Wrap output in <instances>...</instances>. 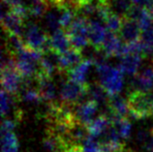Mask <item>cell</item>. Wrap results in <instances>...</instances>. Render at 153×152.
<instances>
[{"label": "cell", "mask_w": 153, "mask_h": 152, "mask_svg": "<svg viewBox=\"0 0 153 152\" xmlns=\"http://www.w3.org/2000/svg\"><path fill=\"white\" fill-rule=\"evenodd\" d=\"M129 114L135 119L153 116V94L150 92L130 91L128 96Z\"/></svg>", "instance_id": "obj_1"}, {"label": "cell", "mask_w": 153, "mask_h": 152, "mask_svg": "<svg viewBox=\"0 0 153 152\" xmlns=\"http://www.w3.org/2000/svg\"><path fill=\"white\" fill-rule=\"evenodd\" d=\"M100 83L104 86L110 96L118 95L122 90L124 81L123 73L119 68L112 67L107 63L96 66Z\"/></svg>", "instance_id": "obj_2"}, {"label": "cell", "mask_w": 153, "mask_h": 152, "mask_svg": "<svg viewBox=\"0 0 153 152\" xmlns=\"http://www.w3.org/2000/svg\"><path fill=\"white\" fill-rule=\"evenodd\" d=\"M50 37L47 31L42 29L35 22H29L25 24L22 38L25 40L26 47L32 50L46 53L51 50Z\"/></svg>", "instance_id": "obj_3"}, {"label": "cell", "mask_w": 153, "mask_h": 152, "mask_svg": "<svg viewBox=\"0 0 153 152\" xmlns=\"http://www.w3.org/2000/svg\"><path fill=\"white\" fill-rule=\"evenodd\" d=\"M89 85L88 83H79L72 79L64 82L60 89V98L61 103L75 107L82 103V100L88 94Z\"/></svg>", "instance_id": "obj_4"}, {"label": "cell", "mask_w": 153, "mask_h": 152, "mask_svg": "<svg viewBox=\"0 0 153 152\" xmlns=\"http://www.w3.org/2000/svg\"><path fill=\"white\" fill-rule=\"evenodd\" d=\"M35 83L37 85V88L41 94L43 102L48 104L55 103L57 98V88L54 85L52 78L45 75L39 70L37 75L34 78Z\"/></svg>", "instance_id": "obj_5"}, {"label": "cell", "mask_w": 153, "mask_h": 152, "mask_svg": "<svg viewBox=\"0 0 153 152\" xmlns=\"http://www.w3.org/2000/svg\"><path fill=\"white\" fill-rule=\"evenodd\" d=\"M25 19L21 15L14 11H10L6 15L1 16L2 27L7 34H15L22 37L25 27Z\"/></svg>", "instance_id": "obj_6"}, {"label": "cell", "mask_w": 153, "mask_h": 152, "mask_svg": "<svg viewBox=\"0 0 153 152\" xmlns=\"http://www.w3.org/2000/svg\"><path fill=\"white\" fill-rule=\"evenodd\" d=\"M102 50L105 51L108 57H121L126 53V44H124L122 40L115 33L108 31L105 41L103 43Z\"/></svg>", "instance_id": "obj_7"}, {"label": "cell", "mask_w": 153, "mask_h": 152, "mask_svg": "<svg viewBox=\"0 0 153 152\" xmlns=\"http://www.w3.org/2000/svg\"><path fill=\"white\" fill-rule=\"evenodd\" d=\"M99 105L93 100H87L75 107V116L79 123L86 127L94 120L93 117L98 110Z\"/></svg>", "instance_id": "obj_8"}, {"label": "cell", "mask_w": 153, "mask_h": 152, "mask_svg": "<svg viewBox=\"0 0 153 152\" xmlns=\"http://www.w3.org/2000/svg\"><path fill=\"white\" fill-rule=\"evenodd\" d=\"M142 28L137 22L124 18L121 29L119 31L120 39L124 44H131L139 41L142 36Z\"/></svg>", "instance_id": "obj_9"}, {"label": "cell", "mask_w": 153, "mask_h": 152, "mask_svg": "<svg viewBox=\"0 0 153 152\" xmlns=\"http://www.w3.org/2000/svg\"><path fill=\"white\" fill-rule=\"evenodd\" d=\"M132 91L149 92L153 88V67L137 74L130 82Z\"/></svg>", "instance_id": "obj_10"}, {"label": "cell", "mask_w": 153, "mask_h": 152, "mask_svg": "<svg viewBox=\"0 0 153 152\" xmlns=\"http://www.w3.org/2000/svg\"><path fill=\"white\" fill-rule=\"evenodd\" d=\"M107 28L103 22L97 21L89 22L88 27V40L92 47L95 49H102L103 43L107 35Z\"/></svg>", "instance_id": "obj_11"}, {"label": "cell", "mask_w": 153, "mask_h": 152, "mask_svg": "<svg viewBox=\"0 0 153 152\" xmlns=\"http://www.w3.org/2000/svg\"><path fill=\"white\" fill-rule=\"evenodd\" d=\"M143 55L138 53H126L120 57L118 68L123 74L128 76H136L142 64Z\"/></svg>", "instance_id": "obj_12"}, {"label": "cell", "mask_w": 153, "mask_h": 152, "mask_svg": "<svg viewBox=\"0 0 153 152\" xmlns=\"http://www.w3.org/2000/svg\"><path fill=\"white\" fill-rule=\"evenodd\" d=\"M111 14L117 15L122 19L126 18L129 11L134 5L133 0H97Z\"/></svg>", "instance_id": "obj_13"}, {"label": "cell", "mask_w": 153, "mask_h": 152, "mask_svg": "<svg viewBox=\"0 0 153 152\" xmlns=\"http://www.w3.org/2000/svg\"><path fill=\"white\" fill-rule=\"evenodd\" d=\"M51 50L58 54H63L69 50L72 46L66 30L59 29L53 32L50 37Z\"/></svg>", "instance_id": "obj_14"}, {"label": "cell", "mask_w": 153, "mask_h": 152, "mask_svg": "<svg viewBox=\"0 0 153 152\" xmlns=\"http://www.w3.org/2000/svg\"><path fill=\"white\" fill-rule=\"evenodd\" d=\"M93 64L94 62L89 58L83 59L79 65H76V67L68 71L66 75L69 77V79H72V81H75L79 83H86L88 72H89L90 68L93 66Z\"/></svg>", "instance_id": "obj_15"}, {"label": "cell", "mask_w": 153, "mask_h": 152, "mask_svg": "<svg viewBox=\"0 0 153 152\" xmlns=\"http://www.w3.org/2000/svg\"><path fill=\"white\" fill-rule=\"evenodd\" d=\"M60 8L55 5H50L46 14L44 15L43 21L46 29L52 34L53 32L62 29L60 26Z\"/></svg>", "instance_id": "obj_16"}, {"label": "cell", "mask_w": 153, "mask_h": 152, "mask_svg": "<svg viewBox=\"0 0 153 152\" xmlns=\"http://www.w3.org/2000/svg\"><path fill=\"white\" fill-rule=\"evenodd\" d=\"M111 126V117L106 114H101L97 118H95L87 126V130L90 136L97 139L104 136Z\"/></svg>", "instance_id": "obj_17"}, {"label": "cell", "mask_w": 153, "mask_h": 152, "mask_svg": "<svg viewBox=\"0 0 153 152\" xmlns=\"http://www.w3.org/2000/svg\"><path fill=\"white\" fill-rule=\"evenodd\" d=\"M108 109L110 110V115L118 117H126L129 114L128 101L119 95L110 96L108 103Z\"/></svg>", "instance_id": "obj_18"}, {"label": "cell", "mask_w": 153, "mask_h": 152, "mask_svg": "<svg viewBox=\"0 0 153 152\" xmlns=\"http://www.w3.org/2000/svg\"><path fill=\"white\" fill-rule=\"evenodd\" d=\"M88 94L90 95L91 100H93L99 106H107L110 99V95L107 90L104 88L101 83H93L89 85V91Z\"/></svg>", "instance_id": "obj_19"}, {"label": "cell", "mask_w": 153, "mask_h": 152, "mask_svg": "<svg viewBox=\"0 0 153 152\" xmlns=\"http://www.w3.org/2000/svg\"><path fill=\"white\" fill-rule=\"evenodd\" d=\"M136 141L146 152H153V130L140 128L137 133Z\"/></svg>", "instance_id": "obj_20"}, {"label": "cell", "mask_w": 153, "mask_h": 152, "mask_svg": "<svg viewBox=\"0 0 153 152\" xmlns=\"http://www.w3.org/2000/svg\"><path fill=\"white\" fill-rule=\"evenodd\" d=\"M2 152H19V141L13 132L1 133Z\"/></svg>", "instance_id": "obj_21"}, {"label": "cell", "mask_w": 153, "mask_h": 152, "mask_svg": "<svg viewBox=\"0 0 153 152\" xmlns=\"http://www.w3.org/2000/svg\"><path fill=\"white\" fill-rule=\"evenodd\" d=\"M15 98L16 96L11 95L7 91L2 89L1 91V113L3 118H5L12 110L18 111L19 109L16 110L15 106Z\"/></svg>", "instance_id": "obj_22"}, {"label": "cell", "mask_w": 153, "mask_h": 152, "mask_svg": "<svg viewBox=\"0 0 153 152\" xmlns=\"http://www.w3.org/2000/svg\"><path fill=\"white\" fill-rule=\"evenodd\" d=\"M19 96L21 97L22 101L26 103H31V104H39L40 102H43V99L41 97V94L37 88L34 87H25L22 88L19 92Z\"/></svg>", "instance_id": "obj_23"}, {"label": "cell", "mask_w": 153, "mask_h": 152, "mask_svg": "<svg viewBox=\"0 0 153 152\" xmlns=\"http://www.w3.org/2000/svg\"><path fill=\"white\" fill-rule=\"evenodd\" d=\"M140 40L143 47V55L153 54V25L142 31Z\"/></svg>", "instance_id": "obj_24"}, {"label": "cell", "mask_w": 153, "mask_h": 152, "mask_svg": "<svg viewBox=\"0 0 153 152\" xmlns=\"http://www.w3.org/2000/svg\"><path fill=\"white\" fill-rule=\"evenodd\" d=\"M122 22H123V19L121 17L110 13L108 15V17L106 18V19H105L104 24L106 26L108 31L116 34V33H119L120 29H121Z\"/></svg>", "instance_id": "obj_25"}, {"label": "cell", "mask_w": 153, "mask_h": 152, "mask_svg": "<svg viewBox=\"0 0 153 152\" xmlns=\"http://www.w3.org/2000/svg\"><path fill=\"white\" fill-rule=\"evenodd\" d=\"M60 26L64 30H67L76 18V14L74 11L67 9H60Z\"/></svg>", "instance_id": "obj_26"}, {"label": "cell", "mask_w": 153, "mask_h": 152, "mask_svg": "<svg viewBox=\"0 0 153 152\" xmlns=\"http://www.w3.org/2000/svg\"><path fill=\"white\" fill-rule=\"evenodd\" d=\"M82 152H101V147H100V142L97 139L88 136L82 142Z\"/></svg>", "instance_id": "obj_27"}, {"label": "cell", "mask_w": 153, "mask_h": 152, "mask_svg": "<svg viewBox=\"0 0 153 152\" xmlns=\"http://www.w3.org/2000/svg\"><path fill=\"white\" fill-rule=\"evenodd\" d=\"M17 121L14 119L10 118H4L2 121L1 126V133H6V132H13L15 130L16 126H17Z\"/></svg>", "instance_id": "obj_28"}, {"label": "cell", "mask_w": 153, "mask_h": 152, "mask_svg": "<svg viewBox=\"0 0 153 152\" xmlns=\"http://www.w3.org/2000/svg\"><path fill=\"white\" fill-rule=\"evenodd\" d=\"M121 152H134V151H132L131 149H127V148H124V150H123V151H121Z\"/></svg>", "instance_id": "obj_29"}, {"label": "cell", "mask_w": 153, "mask_h": 152, "mask_svg": "<svg viewBox=\"0 0 153 152\" xmlns=\"http://www.w3.org/2000/svg\"><path fill=\"white\" fill-rule=\"evenodd\" d=\"M152 55H153V54H152ZM152 64H153V63H152ZM152 67H153V66H152Z\"/></svg>", "instance_id": "obj_30"}, {"label": "cell", "mask_w": 153, "mask_h": 152, "mask_svg": "<svg viewBox=\"0 0 153 152\" xmlns=\"http://www.w3.org/2000/svg\"><path fill=\"white\" fill-rule=\"evenodd\" d=\"M92 1H93V0H92ZM97 2H98V1H97Z\"/></svg>", "instance_id": "obj_31"}]
</instances>
